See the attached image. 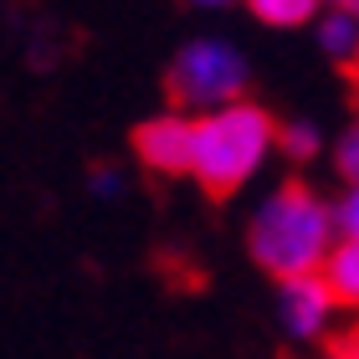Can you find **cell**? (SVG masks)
Returning <instances> with one entry per match:
<instances>
[{
  "instance_id": "obj_12",
  "label": "cell",
  "mask_w": 359,
  "mask_h": 359,
  "mask_svg": "<svg viewBox=\"0 0 359 359\" xmlns=\"http://www.w3.org/2000/svg\"><path fill=\"white\" fill-rule=\"evenodd\" d=\"M88 190L97 195V201H118V195H123V175L118 170H93Z\"/></svg>"
},
{
  "instance_id": "obj_5",
  "label": "cell",
  "mask_w": 359,
  "mask_h": 359,
  "mask_svg": "<svg viewBox=\"0 0 359 359\" xmlns=\"http://www.w3.org/2000/svg\"><path fill=\"white\" fill-rule=\"evenodd\" d=\"M134 154L144 170L154 175H185V159H190V113L165 108L154 118H144L134 128Z\"/></svg>"
},
{
  "instance_id": "obj_3",
  "label": "cell",
  "mask_w": 359,
  "mask_h": 359,
  "mask_svg": "<svg viewBox=\"0 0 359 359\" xmlns=\"http://www.w3.org/2000/svg\"><path fill=\"white\" fill-rule=\"evenodd\" d=\"M247 88H252V62L226 36H190L165 67L170 108L190 113V118L231 103V97H247Z\"/></svg>"
},
{
  "instance_id": "obj_14",
  "label": "cell",
  "mask_w": 359,
  "mask_h": 359,
  "mask_svg": "<svg viewBox=\"0 0 359 359\" xmlns=\"http://www.w3.org/2000/svg\"><path fill=\"white\" fill-rule=\"evenodd\" d=\"M190 6H201V11H226V6H236V0H190Z\"/></svg>"
},
{
  "instance_id": "obj_11",
  "label": "cell",
  "mask_w": 359,
  "mask_h": 359,
  "mask_svg": "<svg viewBox=\"0 0 359 359\" xmlns=\"http://www.w3.org/2000/svg\"><path fill=\"white\" fill-rule=\"evenodd\" d=\"M329 159H334V175L344 180V185H359V128L354 123H344V134H334Z\"/></svg>"
},
{
  "instance_id": "obj_13",
  "label": "cell",
  "mask_w": 359,
  "mask_h": 359,
  "mask_svg": "<svg viewBox=\"0 0 359 359\" xmlns=\"http://www.w3.org/2000/svg\"><path fill=\"white\" fill-rule=\"evenodd\" d=\"M318 11H359V0H318Z\"/></svg>"
},
{
  "instance_id": "obj_2",
  "label": "cell",
  "mask_w": 359,
  "mask_h": 359,
  "mask_svg": "<svg viewBox=\"0 0 359 359\" xmlns=\"http://www.w3.org/2000/svg\"><path fill=\"white\" fill-rule=\"evenodd\" d=\"M334 226H329V195H318L303 180H283L257 201L247 221V252L267 277H298L318 272L323 252L334 247Z\"/></svg>"
},
{
  "instance_id": "obj_4",
  "label": "cell",
  "mask_w": 359,
  "mask_h": 359,
  "mask_svg": "<svg viewBox=\"0 0 359 359\" xmlns=\"http://www.w3.org/2000/svg\"><path fill=\"white\" fill-rule=\"evenodd\" d=\"M339 303L323 287L318 272H298V277H277V323L292 344H318L334 329Z\"/></svg>"
},
{
  "instance_id": "obj_8",
  "label": "cell",
  "mask_w": 359,
  "mask_h": 359,
  "mask_svg": "<svg viewBox=\"0 0 359 359\" xmlns=\"http://www.w3.org/2000/svg\"><path fill=\"white\" fill-rule=\"evenodd\" d=\"M323 123L318 118H292V123H277V154H287L292 165H313L323 154Z\"/></svg>"
},
{
  "instance_id": "obj_7",
  "label": "cell",
  "mask_w": 359,
  "mask_h": 359,
  "mask_svg": "<svg viewBox=\"0 0 359 359\" xmlns=\"http://www.w3.org/2000/svg\"><path fill=\"white\" fill-rule=\"evenodd\" d=\"M318 277L334 292L339 308H354L359 303V241H334L318 262Z\"/></svg>"
},
{
  "instance_id": "obj_1",
  "label": "cell",
  "mask_w": 359,
  "mask_h": 359,
  "mask_svg": "<svg viewBox=\"0 0 359 359\" xmlns=\"http://www.w3.org/2000/svg\"><path fill=\"white\" fill-rule=\"evenodd\" d=\"M272 154H277V118L262 103H252V97H231V103L190 118L185 175L216 201L247 190L267 170Z\"/></svg>"
},
{
  "instance_id": "obj_10",
  "label": "cell",
  "mask_w": 359,
  "mask_h": 359,
  "mask_svg": "<svg viewBox=\"0 0 359 359\" xmlns=\"http://www.w3.org/2000/svg\"><path fill=\"white\" fill-rule=\"evenodd\" d=\"M329 226L339 241H359V185H344L329 201Z\"/></svg>"
},
{
  "instance_id": "obj_9",
  "label": "cell",
  "mask_w": 359,
  "mask_h": 359,
  "mask_svg": "<svg viewBox=\"0 0 359 359\" xmlns=\"http://www.w3.org/2000/svg\"><path fill=\"white\" fill-rule=\"evenodd\" d=\"M241 6L272 31H298L318 15V0H241Z\"/></svg>"
},
{
  "instance_id": "obj_6",
  "label": "cell",
  "mask_w": 359,
  "mask_h": 359,
  "mask_svg": "<svg viewBox=\"0 0 359 359\" xmlns=\"http://www.w3.org/2000/svg\"><path fill=\"white\" fill-rule=\"evenodd\" d=\"M308 26H313L323 62H334V67H354L359 62V11H318Z\"/></svg>"
}]
</instances>
